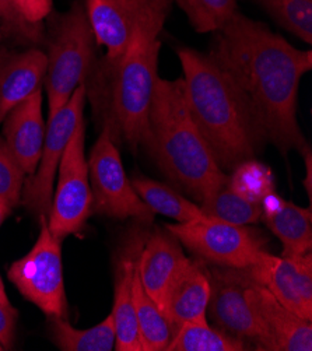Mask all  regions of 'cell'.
Listing matches in <instances>:
<instances>
[{
    "mask_svg": "<svg viewBox=\"0 0 312 351\" xmlns=\"http://www.w3.org/2000/svg\"><path fill=\"white\" fill-rule=\"evenodd\" d=\"M209 53L231 77L265 133L282 154L309 147L297 121L300 82L312 69V51L297 49L265 23L237 12L213 32Z\"/></svg>",
    "mask_w": 312,
    "mask_h": 351,
    "instance_id": "6da1fadb",
    "label": "cell"
},
{
    "mask_svg": "<svg viewBox=\"0 0 312 351\" xmlns=\"http://www.w3.org/2000/svg\"><path fill=\"white\" fill-rule=\"evenodd\" d=\"M177 55L189 114L219 167L255 160L267 140L245 97L209 53L180 47Z\"/></svg>",
    "mask_w": 312,
    "mask_h": 351,
    "instance_id": "7a4b0ae2",
    "label": "cell"
},
{
    "mask_svg": "<svg viewBox=\"0 0 312 351\" xmlns=\"http://www.w3.org/2000/svg\"><path fill=\"white\" fill-rule=\"evenodd\" d=\"M160 48L158 34L139 31L122 56L97 59L84 83L101 128L107 126L115 143H125L134 153L149 138Z\"/></svg>",
    "mask_w": 312,
    "mask_h": 351,
    "instance_id": "3957f363",
    "label": "cell"
},
{
    "mask_svg": "<svg viewBox=\"0 0 312 351\" xmlns=\"http://www.w3.org/2000/svg\"><path fill=\"white\" fill-rule=\"evenodd\" d=\"M143 147L169 181L199 202L228 180L192 121L181 77L158 76Z\"/></svg>",
    "mask_w": 312,
    "mask_h": 351,
    "instance_id": "277c9868",
    "label": "cell"
},
{
    "mask_svg": "<svg viewBox=\"0 0 312 351\" xmlns=\"http://www.w3.org/2000/svg\"><path fill=\"white\" fill-rule=\"evenodd\" d=\"M44 45L47 47L48 118L55 115L86 83L97 62L95 37L80 0L63 13L47 17Z\"/></svg>",
    "mask_w": 312,
    "mask_h": 351,
    "instance_id": "5b68a950",
    "label": "cell"
},
{
    "mask_svg": "<svg viewBox=\"0 0 312 351\" xmlns=\"http://www.w3.org/2000/svg\"><path fill=\"white\" fill-rule=\"evenodd\" d=\"M165 230L203 262L224 267H250L261 262L266 252V235L248 226H238L206 217Z\"/></svg>",
    "mask_w": 312,
    "mask_h": 351,
    "instance_id": "8992f818",
    "label": "cell"
},
{
    "mask_svg": "<svg viewBox=\"0 0 312 351\" xmlns=\"http://www.w3.org/2000/svg\"><path fill=\"white\" fill-rule=\"evenodd\" d=\"M87 165L93 193V212L118 220L134 219L147 226L153 223L154 213L133 189L118 146L107 126L101 128Z\"/></svg>",
    "mask_w": 312,
    "mask_h": 351,
    "instance_id": "52a82bcc",
    "label": "cell"
},
{
    "mask_svg": "<svg viewBox=\"0 0 312 351\" xmlns=\"http://www.w3.org/2000/svg\"><path fill=\"white\" fill-rule=\"evenodd\" d=\"M83 6L98 47L106 58L125 53L142 29L160 35L174 0H83Z\"/></svg>",
    "mask_w": 312,
    "mask_h": 351,
    "instance_id": "ba28073f",
    "label": "cell"
},
{
    "mask_svg": "<svg viewBox=\"0 0 312 351\" xmlns=\"http://www.w3.org/2000/svg\"><path fill=\"white\" fill-rule=\"evenodd\" d=\"M40 221L41 231L36 245L9 267L8 276L20 294L36 304L48 318H67L62 239L52 235L47 216L40 217Z\"/></svg>",
    "mask_w": 312,
    "mask_h": 351,
    "instance_id": "9c48e42d",
    "label": "cell"
},
{
    "mask_svg": "<svg viewBox=\"0 0 312 351\" xmlns=\"http://www.w3.org/2000/svg\"><path fill=\"white\" fill-rule=\"evenodd\" d=\"M86 123L76 126L59 162L58 186L52 196L48 227L59 239L79 232L93 215V193L84 156Z\"/></svg>",
    "mask_w": 312,
    "mask_h": 351,
    "instance_id": "30bf717a",
    "label": "cell"
},
{
    "mask_svg": "<svg viewBox=\"0 0 312 351\" xmlns=\"http://www.w3.org/2000/svg\"><path fill=\"white\" fill-rule=\"evenodd\" d=\"M86 99V84L83 83L63 107L48 118L40 164L36 172L25 178L21 193V204L34 216L49 215L59 162L76 126L84 119Z\"/></svg>",
    "mask_w": 312,
    "mask_h": 351,
    "instance_id": "8fae6325",
    "label": "cell"
},
{
    "mask_svg": "<svg viewBox=\"0 0 312 351\" xmlns=\"http://www.w3.org/2000/svg\"><path fill=\"white\" fill-rule=\"evenodd\" d=\"M209 273L212 293L207 311L217 329L242 340L248 350L251 346L256 350H266L262 325L247 298L250 285L256 280L254 266H216Z\"/></svg>",
    "mask_w": 312,
    "mask_h": 351,
    "instance_id": "7c38bea8",
    "label": "cell"
},
{
    "mask_svg": "<svg viewBox=\"0 0 312 351\" xmlns=\"http://www.w3.org/2000/svg\"><path fill=\"white\" fill-rule=\"evenodd\" d=\"M258 283L298 317L312 321V252L277 258L267 251L254 265Z\"/></svg>",
    "mask_w": 312,
    "mask_h": 351,
    "instance_id": "4fadbf2b",
    "label": "cell"
},
{
    "mask_svg": "<svg viewBox=\"0 0 312 351\" xmlns=\"http://www.w3.org/2000/svg\"><path fill=\"white\" fill-rule=\"evenodd\" d=\"M247 298L262 325L267 351L312 350V324L277 301L258 280L250 285Z\"/></svg>",
    "mask_w": 312,
    "mask_h": 351,
    "instance_id": "5bb4252c",
    "label": "cell"
},
{
    "mask_svg": "<svg viewBox=\"0 0 312 351\" xmlns=\"http://www.w3.org/2000/svg\"><path fill=\"white\" fill-rule=\"evenodd\" d=\"M149 232L133 230L126 238L117 256L112 319L115 325L117 351H143L139 335L133 305V274L136 262Z\"/></svg>",
    "mask_w": 312,
    "mask_h": 351,
    "instance_id": "9a60e30c",
    "label": "cell"
},
{
    "mask_svg": "<svg viewBox=\"0 0 312 351\" xmlns=\"http://www.w3.org/2000/svg\"><path fill=\"white\" fill-rule=\"evenodd\" d=\"M189 261L180 241L167 230H156L147 235L137 258V274L146 293L163 313L172 285Z\"/></svg>",
    "mask_w": 312,
    "mask_h": 351,
    "instance_id": "2e32d148",
    "label": "cell"
},
{
    "mask_svg": "<svg viewBox=\"0 0 312 351\" xmlns=\"http://www.w3.org/2000/svg\"><path fill=\"white\" fill-rule=\"evenodd\" d=\"M2 125L3 140L27 177H29L40 164L45 140L43 87L16 105Z\"/></svg>",
    "mask_w": 312,
    "mask_h": 351,
    "instance_id": "e0dca14e",
    "label": "cell"
},
{
    "mask_svg": "<svg viewBox=\"0 0 312 351\" xmlns=\"http://www.w3.org/2000/svg\"><path fill=\"white\" fill-rule=\"evenodd\" d=\"M45 73L47 55L40 48L0 47V125L16 105L43 87Z\"/></svg>",
    "mask_w": 312,
    "mask_h": 351,
    "instance_id": "ac0fdd59",
    "label": "cell"
},
{
    "mask_svg": "<svg viewBox=\"0 0 312 351\" xmlns=\"http://www.w3.org/2000/svg\"><path fill=\"white\" fill-rule=\"evenodd\" d=\"M211 293V273L204 262L189 261L172 285L164 306L165 318L174 332L185 322L206 318Z\"/></svg>",
    "mask_w": 312,
    "mask_h": 351,
    "instance_id": "d6986e66",
    "label": "cell"
},
{
    "mask_svg": "<svg viewBox=\"0 0 312 351\" xmlns=\"http://www.w3.org/2000/svg\"><path fill=\"white\" fill-rule=\"evenodd\" d=\"M262 219L283 245L282 256H301L312 251V212L273 193L262 200Z\"/></svg>",
    "mask_w": 312,
    "mask_h": 351,
    "instance_id": "ffe728a7",
    "label": "cell"
},
{
    "mask_svg": "<svg viewBox=\"0 0 312 351\" xmlns=\"http://www.w3.org/2000/svg\"><path fill=\"white\" fill-rule=\"evenodd\" d=\"M133 305L143 351L167 350L174 336V328L142 286L137 274V262L133 274Z\"/></svg>",
    "mask_w": 312,
    "mask_h": 351,
    "instance_id": "44dd1931",
    "label": "cell"
},
{
    "mask_svg": "<svg viewBox=\"0 0 312 351\" xmlns=\"http://www.w3.org/2000/svg\"><path fill=\"white\" fill-rule=\"evenodd\" d=\"M49 336L63 351H111L115 350V325L112 315L88 329H76L67 318H49Z\"/></svg>",
    "mask_w": 312,
    "mask_h": 351,
    "instance_id": "7402d4cb",
    "label": "cell"
},
{
    "mask_svg": "<svg viewBox=\"0 0 312 351\" xmlns=\"http://www.w3.org/2000/svg\"><path fill=\"white\" fill-rule=\"evenodd\" d=\"M202 212L212 219L238 226H250L262 220V204L235 192L228 180L200 200Z\"/></svg>",
    "mask_w": 312,
    "mask_h": 351,
    "instance_id": "603a6c76",
    "label": "cell"
},
{
    "mask_svg": "<svg viewBox=\"0 0 312 351\" xmlns=\"http://www.w3.org/2000/svg\"><path fill=\"white\" fill-rule=\"evenodd\" d=\"M130 184L136 193L152 208L154 215L158 213L180 223L202 220L207 217L199 206L164 184L142 177L132 180Z\"/></svg>",
    "mask_w": 312,
    "mask_h": 351,
    "instance_id": "cb8c5ba5",
    "label": "cell"
},
{
    "mask_svg": "<svg viewBox=\"0 0 312 351\" xmlns=\"http://www.w3.org/2000/svg\"><path fill=\"white\" fill-rule=\"evenodd\" d=\"M247 344L213 329L206 318L180 325L165 351H244Z\"/></svg>",
    "mask_w": 312,
    "mask_h": 351,
    "instance_id": "d4e9b609",
    "label": "cell"
},
{
    "mask_svg": "<svg viewBox=\"0 0 312 351\" xmlns=\"http://www.w3.org/2000/svg\"><path fill=\"white\" fill-rule=\"evenodd\" d=\"M277 24L311 45L312 0H254Z\"/></svg>",
    "mask_w": 312,
    "mask_h": 351,
    "instance_id": "484cf974",
    "label": "cell"
},
{
    "mask_svg": "<svg viewBox=\"0 0 312 351\" xmlns=\"http://www.w3.org/2000/svg\"><path fill=\"white\" fill-rule=\"evenodd\" d=\"M197 32L221 29L238 12V0H174Z\"/></svg>",
    "mask_w": 312,
    "mask_h": 351,
    "instance_id": "4316f807",
    "label": "cell"
},
{
    "mask_svg": "<svg viewBox=\"0 0 312 351\" xmlns=\"http://www.w3.org/2000/svg\"><path fill=\"white\" fill-rule=\"evenodd\" d=\"M231 188L244 197L262 203V200L274 192L273 175L270 168L255 160L241 162L230 175Z\"/></svg>",
    "mask_w": 312,
    "mask_h": 351,
    "instance_id": "83f0119b",
    "label": "cell"
},
{
    "mask_svg": "<svg viewBox=\"0 0 312 351\" xmlns=\"http://www.w3.org/2000/svg\"><path fill=\"white\" fill-rule=\"evenodd\" d=\"M0 19H2V38L29 48H38L44 44L45 25L27 23L17 13L12 0H0Z\"/></svg>",
    "mask_w": 312,
    "mask_h": 351,
    "instance_id": "f1b7e54d",
    "label": "cell"
},
{
    "mask_svg": "<svg viewBox=\"0 0 312 351\" xmlns=\"http://www.w3.org/2000/svg\"><path fill=\"white\" fill-rule=\"evenodd\" d=\"M27 175L0 137V200L14 208L21 203L23 186Z\"/></svg>",
    "mask_w": 312,
    "mask_h": 351,
    "instance_id": "f546056e",
    "label": "cell"
},
{
    "mask_svg": "<svg viewBox=\"0 0 312 351\" xmlns=\"http://www.w3.org/2000/svg\"><path fill=\"white\" fill-rule=\"evenodd\" d=\"M17 13L29 24L44 25L53 12V0H12Z\"/></svg>",
    "mask_w": 312,
    "mask_h": 351,
    "instance_id": "4dcf8cb0",
    "label": "cell"
},
{
    "mask_svg": "<svg viewBox=\"0 0 312 351\" xmlns=\"http://www.w3.org/2000/svg\"><path fill=\"white\" fill-rule=\"evenodd\" d=\"M19 312L12 304L0 302V344L3 348H10L14 340V330Z\"/></svg>",
    "mask_w": 312,
    "mask_h": 351,
    "instance_id": "1f68e13d",
    "label": "cell"
},
{
    "mask_svg": "<svg viewBox=\"0 0 312 351\" xmlns=\"http://www.w3.org/2000/svg\"><path fill=\"white\" fill-rule=\"evenodd\" d=\"M304 157V162H305V178L302 181V185L305 186L308 199L311 202V196H312V152L311 149H308L305 153H302Z\"/></svg>",
    "mask_w": 312,
    "mask_h": 351,
    "instance_id": "d6a6232c",
    "label": "cell"
},
{
    "mask_svg": "<svg viewBox=\"0 0 312 351\" xmlns=\"http://www.w3.org/2000/svg\"><path fill=\"white\" fill-rule=\"evenodd\" d=\"M12 207L10 206H8L6 203H3L2 200H0V226L3 224V221L10 216V213H12Z\"/></svg>",
    "mask_w": 312,
    "mask_h": 351,
    "instance_id": "836d02e7",
    "label": "cell"
},
{
    "mask_svg": "<svg viewBox=\"0 0 312 351\" xmlns=\"http://www.w3.org/2000/svg\"><path fill=\"white\" fill-rule=\"evenodd\" d=\"M0 302H2V304H10V301H9L8 295H6V291H5L2 277H0Z\"/></svg>",
    "mask_w": 312,
    "mask_h": 351,
    "instance_id": "e575fe53",
    "label": "cell"
},
{
    "mask_svg": "<svg viewBox=\"0 0 312 351\" xmlns=\"http://www.w3.org/2000/svg\"><path fill=\"white\" fill-rule=\"evenodd\" d=\"M0 40H3L2 38V19H0Z\"/></svg>",
    "mask_w": 312,
    "mask_h": 351,
    "instance_id": "d590c367",
    "label": "cell"
},
{
    "mask_svg": "<svg viewBox=\"0 0 312 351\" xmlns=\"http://www.w3.org/2000/svg\"><path fill=\"white\" fill-rule=\"evenodd\" d=\"M2 350H5V348H3V346H2V344H0V351H2Z\"/></svg>",
    "mask_w": 312,
    "mask_h": 351,
    "instance_id": "8d00e7d4",
    "label": "cell"
}]
</instances>
